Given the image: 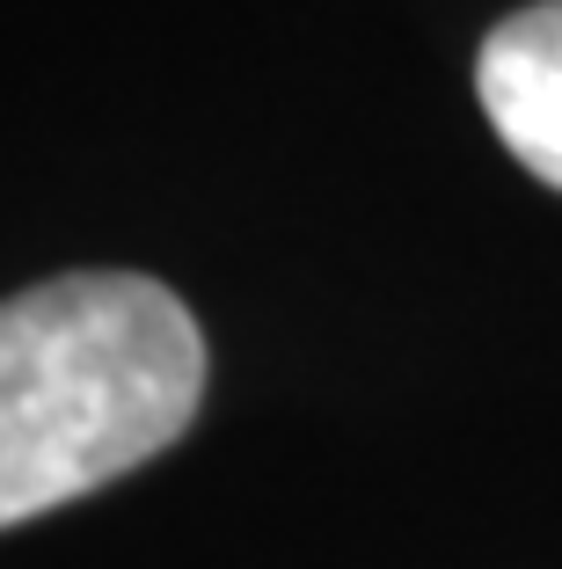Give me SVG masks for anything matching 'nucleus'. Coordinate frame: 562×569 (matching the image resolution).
I'll use <instances>...</instances> for the list:
<instances>
[{
	"instance_id": "f03ea898",
	"label": "nucleus",
	"mask_w": 562,
	"mask_h": 569,
	"mask_svg": "<svg viewBox=\"0 0 562 569\" xmlns=\"http://www.w3.org/2000/svg\"><path fill=\"white\" fill-rule=\"evenodd\" d=\"M475 96L504 153L562 190V0L504 16L475 51Z\"/></svg>"
},
{
	"instance_id": "f257e3e1",
	"label": "nucleus",
	"mask_w": 562,
	"mask_h": 569,
	"mask_svg": "<svg viewBox=\"0 0 562 569\" xmlns=\"http://www.w3.org/2000/svg\"><path fill=\"white\" fill-rule=\"evenodd\" d=\"M205 402L198 315L139 270L0 300V533L168 452Z\"/></svg>"
}]
</instances>
